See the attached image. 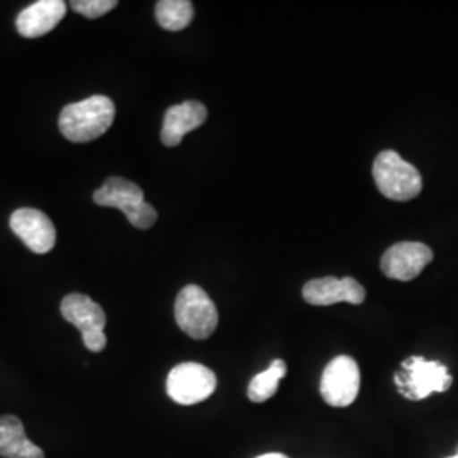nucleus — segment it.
I'll return each mask as SVG.
<instances>
[{
	"label": "nucleus",
	"instance_id": "nucleus-3",
	"mask_svg": "<svg viewBox=\"0 0 458 458\" xmlns=\"http://www.w3.org/2000/svg\"><path fill=\"white\" fill-rule=\"evenodd\" d=\"M94 202L102 208H115L128 217L134 228L148 229L157 223L158 214L145 200L143 191L131 181L109 177L94 192Z\"/></svg>",
	"mask_w": 458,
	"mask_h": 458
},
{
	"label": "nucleus",
	"instance_id": "nucleus-9",
	"mask_svg": "<svg viewBox=\"0 0 458 458\" xmlns=\"http://www.w3.org/2000/svg\"><path fill=\"white\" fill-rule=\"evenodd\" d=\"M433 260V251L429 246L420 242H403L391 246L382 260L380 268L389 278L410 282L418 277Z\"/></svg>",
	"mask_w": 458,
	"mask_h": 458
},
{
	"label": "nucleus",
	"instance_id": "nucleus-6",
	"mask_svg": "<svg viewBox=\"0 0 458 458\" xmlns=\"http://www.w3.org/2000/svg\"><path fill=\"white\" fill-rule=\"evenodd\" d=\"M60 310L66 321L82 333L83 344L90 352L98 353L106 348L107 338L104 327L107 318L96 301L85 294H70L62 301Z\"/></svg>",
	"mask_w": 458,
	"mask_h": 458
},
{
	"label": "nucleus",
	"instance_id": "nucleus-1",
	"mask_svg": "<svg viewBox=\"0 0 458 458\" xmlns=\"http://www.w3.org/2000/svg\"><path fill=\"white\" fill-rule=\"evenodd\" d=\"M114 102L106 96H92L64 107L58 126L72 143H89L100 138L113 126Z\"/></svg>",
	"mask_w": 458,
	"mask_h": 458
},
{
	"label": "nucleus",
	"instance_id": "nucleus-18",
	"mask_svg": "<svg viewBox=\"0 0 458 458\" xmlns=\"http://www.w3.org/2000/svg\"><path fill=\"white\" fill-rule=\"evenodd\" d=\"M257 458H289L287 455H284V454H265V455H260V457Z\"/></svg>",
	"mask_w": 458,
	"mask_h": 458
},
{
	"label": "nucleus",
	"instance_id": "nucleus-12",
	"mask_svg": "<svg viewBox=\"0 0 458 458\" xmlns=\"http://www.w3.org/2000/svg\"><path fill=\"white\" fill-rule=\"evenodd\" d=\"M64 0H38L19 13L16 19L17 33L24 38H41L53 31L65 17Z\"/></svg>",
	"mask_w": 458,
	"mask_h": 458
},
{
	"label": "nucleus",
	"instance_id": "nucleus-14",
	"mask_svg": "<svg viewBox=\"0 0 458 458\" xmlns=\"http://www.w3.org/2000/svg\"><path fill=\"white\" fill-rule=\"evenodd\" d=\"M0 457L45 458V452L28 437L22 421L16 416H0Z\"/></svg>",
	"mask_w": 458,
	"mask_h": 458
},
{
	"label": "nucleus",
	"instance_id": "nucleus-7",
	"mask_svg": "<svg viewBox=\"0 0 458 458\" xmlns=\"http://www.w3.org/2000/svg\"><path fill=\"white\" fill-rule=\"evenodd\" d=\"M217 380L213 370L196 361L177 365L166 378V394L182 406H192L213 395Z\"/></svg>",
	"mask_w": 458,
	"mask_h": 458
},
{
	"label": "nucleus",
	"instance_id": "nucleus-15",
	"mask_svg": "<svg viewBox=\"0 0 458 458\" xmlns=\"http://www.w3.org/2000/svg\"><path fill=\"white\" fill-rule=\"evenodd\" d=\"M155 16L166 31H182L192 22L194 5L189 0H160L157 2Z\"/></svg>",
	"mask_w": 458,
	"mask_h": 458
},
{
	"label": "nucleus",
	"instance_id": "nucleus-4",
	"mask_svg": "<svg viewBox=\"0 0 458 458\" xmlns=\"http://www.w3.org/2000/svg\"><path fill=\"white\" fill-rule=\"evenodd\" d=\"M394 382L401 395L410 401H421L433 393L448 391L454 378L440 361L410 357L403 361L401 370L394 376Z\"/></svg>",
	"mask_w": 458,
	"mask_h": 458
},
{
	"label": "nucleus",
	"instance_id": "nucleus-8",
	"mask_svg": "<svg viewBox=\"0 0 458 458\" xmlns=\"http://www.w3.org/2000/svg\"><path fill=\"white\" fill-rule=\"evenodd\" d=\"M360 391V369L352 357L329 361L321 377V395L333 408H346L355 403Z\"/></svg>",
	"mask_w": 458,
	"mask_h": 458
},
{
	"label": "nucleus",
	"instance_id": "nucleus-10",
	"mask_svg": "<svg viewBox=\"0 0 458 458\" xmlns=\"http://www.w3.org/2000/svg\"><path fill=\"white\" fill-rule=\"evenodd\" d=\"M11 229L33 253L45 255L56 245V229L47 214L31 208L17 209L11 216Z\"/></svg>",
	"mask_w": 458,
	"mask_h": 458
},
{
	"label": "nucleus",
	"instance_id": "nucleus-13",
	"mask_svg": "<svg viewBox=\"0 0 458 458\" xmlns=\"http://www.w3.org/2000/svg\"><path fill=\"white\" fill-rule=\"evenodd\" d=\"M208 119V109L197 100H187L172 106L164 117L162 143L165 147H179L187 132L194 131Z\"/></svg>",
	"mask_w": 458,
	"mask_h": 458
},
{
	"label": "nucleus",
	"instance_id": "nucleus-20",
	"mask_svg": "<svg viewBox=\"0 0 458 458\" xmlns=\"http://www.w3.org/2000/svg\"><path fill=\"white\" fill-rule=\"evenodd\" d=\"M457 455H458V454H457Z\"/></svg>",
	"mask_w": 458,
	"mask_h": 458
},
{
	"label": "nucleus",
	"instance_id": "nucleus-17",
	"mask_svg": "<svg viewBox=\"0 0 458 458\" xmlns=\"http://www.w3.org/2000/svg\"><path fill=\"white\" fill-rule=\"evenodd\" d=\"M70 7L87 19H98V17L106 16L107 13H111L114 7H117V2L115 0H73L70 2Z\"/></svg>",
	"mask_w": 458,
	"mask_h": 458
},
{
	"label": "nucleus",
	"instance_id": "nucleus-2",
	"mask_svg": "<svg viewBox=\"0 0 458 458\" xmlns=\"http://www.w3.org/2000/svg\"><path fill=\"white\" fill-rule=\"evenodd\" d=\"M372 175L378 192L391 200L406 202L423 191V179L416 166L403 160L393 149L377 155Z\"/></svg>",
	"mask_w": 458,
	"mask_h": 458
},
{
	"label": "nucleus",
	"instance_id": "nucleus-19",
	"mask_svg": "<svg viewBox=\"0 0 458 458\" xmlns=\"http://www.w3.org/2000/svg\"><path fill=\"white\" fill-rule=\"evenodd\" d=\"M448 458H458V455H455V457H448Z\"/></svg>",
	"mask_w": 458,
	"mask_h": 458
},
{
	"label": "nucleus",
	"instance_id": "nucleus-16",
	"mask_svg": "<svg viewBox=\"0 0 458 458\" xmlns=\"http://www.w3.org/2000/svg\"><path fill=\"white\" fill-rule=\"evenodd\" d=\"M287 374V365L284 360H274L270 367L253 377V380L248 386V397L251 403H265L267 399L274 397L277 393L280 380Z\"/></svg>",
	"mask_w": 458,
	"mask_h": 458
},
{
	"label": "nucleus",
	"instance_id": "nucleus-11",
	"mask_svg": "<svg viewBox=\"0 0 458 458\" xmlns=\"http://www.w3.org/2000/svg\"><path fill=\"white\" fill-rule=\"evenodd\" d=\"M302 297L312 306H331L336 302L361 304L365 301V289L352 277L316 278L304 285Z\"/></svg>",
	"mask_w": 458,
	"mask_h": 458
},
{
	"label": "nucleus",
	"instance_id": "nucleus-5",
	"mask_svg": "<svg viewBox=\"0 0 458 458\" xmlns=\"http://www.w3.org/2000/svg\"><path fill=\"white\" fill-rule=\"evenodd\" d=\"M175 321L187 336L206 340L216 331L219 314L208 293L192 284L183 287L177 295Z\"/></svg>",
	"mask_w": 458,
	"mask_h": 458
}]
</instances>
